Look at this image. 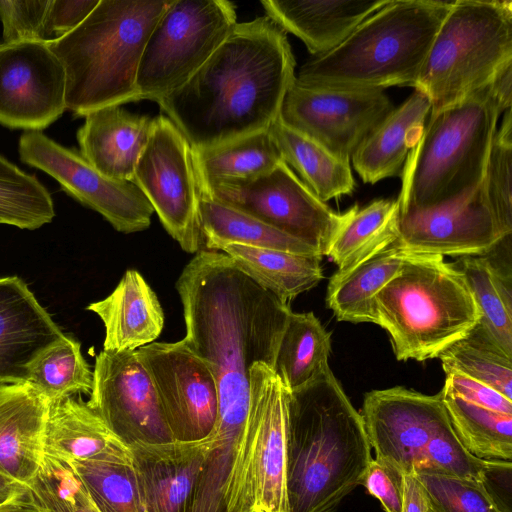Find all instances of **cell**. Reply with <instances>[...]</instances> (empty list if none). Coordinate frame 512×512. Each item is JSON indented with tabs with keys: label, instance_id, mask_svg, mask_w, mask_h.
Returning a JSON list of instances; mask_svg holds the SVG:
<instances>
[{
	"label": "cell",
	"instance_id": "cell-3",
	"mask_svg": "<svg viewBox=\"0 0 512 512\" xmlns=\"http://www.w3.org/2000/svg\"><path fill=\"white\" fill-rule=\"evenodd\" d=\"M360 412L329 365L287 395L289 512H333L361 485L372 460Z\"/></svg>",
	"mask_w": 512,
	"mask_h": 512
},
{
	"label": "cell",
	"instance_id": "cell-33",
	"mask_svg": "<svg viewBox=\"0 0 512 512\" xmlns=\"http://www.w3.org/2000/svg\"><path fill=\"white\" fill-rule=\"evenodd\" d=\"M193 159L201 186L254 179L284 161L269 129L206 150H193Z\"/></svg>",
	"mask_w": 512,
	"mask_h": 512
},
{
	"label": "cell",
	"instance_id": "cell-47",
	"mask_svg": "<svg viewBox=\"0 0 512 512\" xmlns=\"http://www.w3.org/2000/svg\"><path fill=\"white\" fill-rule=\"evenodd\" d=\"M443 389L475 405L512 415V400L461 373L447 372Z\"/></svg>",
	"mask_w": 512,
	"mask_h": 512
},
{
	"label": "cell",
	"instance_id": "cell-36",
	"mask_svg": "<svg viewBox=\"0 0 512 512\" xmlns=\"http://www.w3.org/2000/svg\"><path fill=\"white\" fill-rule=\"evenodd\" d=\"M452 427L463 446L482 460L512 459V415L470 403L441 390Z\"/></svg>",
	"mask_w": 512,
	"mask_h": 512
},
{
	"label": "cell",
	"instance_id": "cell-4",
	"mask_svg": "<svg viewBox=\"0 0 512 512\" xmlns=\"http://www.w3.org/2000/svg\"><path fill=\"white\" fill-rule=\"evenodd\" d=\"M452 3L390 0L336 48L306 62L295 81L311 88L363 92L415 87Z\"/></svg>",
	"mask_w": 512,
	"mask_h": 512
},
{
	"label": "cell",
	"instance_id": "cell-19",
	"mask_svg": "<svg viewBox=\"0 0 512 512\" xmlns=\"http://www.w3.org/2000/svg\"><path fill=\"white\" fill-rule=\"evenodd\" d=\"M130 446L146 512H193L215 454L224 451L212 435L200 441Z\"/></svg>",
	"mask_w": 512,
	"mask_h": 512
},
{
	"label": "cell",
	"instance_id": "cell-21",
	"mask_svg": "<svg viewBox=\"0 0 512 512\" xmlns=\"http://www.w3.org/2000/svg\"><path fill=\"white\" fill-rule=\"evenodd\" d=\"M50 404L27 382L0 383V475L30 488L45 457Z\"/></svg>",
	"mask_w": 512,
	"mask_h": 512
},
{
	"label": "cell",
	"instance_id": "cell-34",
	"mask_svg": "<svg viewBox=\"0 0 512 512\" xmlns=\"http://www.w3.org/2000/svg\"><path fill=\"white\" fill-rule=\"evenodd\" d=\"M330 333L313 312H291L274 362V371L289 390L312 381L327 366Z\"/></svg>",
	"mask_w": 512,
	"mask_h": 512
},
{
	"label": "cell",
	"instance_id": "cell-28",
	"mask_svg": "<svg viewBox=\"0 0 512 512\" xmlns=\"http://www.w3.org/2000/svg\"><path fill=\"white\" fill-rule=\"evenodd\" d=\"M406 254L395 243L338 268L326 304L338 321L376 324L375 296L400 271Z\"/></svg>",
	"mask_w": 512,
	"mask_h": 512
},
{
	"label": "cell",
	"instance_id": "cell-12",
	"mask_svg": "<svg viewBox=\"0 0 512 512\" xmlns=\"http://www.w3.org/2000/svg\"><path fill=\"white\" fill-rule=\"evenodd\" d=\"M132 182L143 192L168 234L188 253L204 245L198 204L200 190L193 150L166 116L153 129L134 169Z\"/></svg>",
	"mask_w": 512,
	"mask_h": 512
},
{
	"label": "cell",
	"instance_id": "cell-29",
	"mask_svg": "<svg viewBox=\"0 0 512 512\" xmlns=\"http://www.w3.org/2000/svg\"><path fill=\"white\" fill-rule=\"evenodd\" d=\"M217 251L229 256L240 270L285 304L323 279L321 256L239 244H224Z\"/></svg>",
	"mask_w": 512,
	"mask_h": 512
},
{
	"label": "cell",
	"instance_id": "cell-35",
	"mask_svg": "<svg viewBox=\"0 0 512 512\" xmlns=\"http://www.w3.org/2000/svg\"><path fill=\"white\" fill-rule=\"evenodd\" d=\"M25 382L51 405L75 394H90L93 371L82 355L80 343L64 335L30 362Z\"/></svg>",
	"mask_w": 512,
	"mask_h": 512
},
{
	"label": "cell",
	"instance_id": "cell-49",
	"mask_svg": "<svg viewBox=\"0 0 512 512\" xmlns=\"http://www.w3.org/2000/svg\"><path fill=\"white\" fill-rule=\"evenodd\" d=\"M481 483L501 512H512L511 461L486 460Z\"/></svg>",
	"mask_w": 512,
	"mask_h": 512
},
{
	"label": "cell",
	"instance_id": "cell-51",
	"mask_svg": "<svg viewBox=\"0 0 512 512\" xmlns=\"http://www.w3.org/2000/svg\"><path fill=\"white\" fill-rule=\"evenodd\" d=\"M403 486V506L401 512H427L424 493L414 474L404 475Z\"/></svg>",
	"mask_w": 512,
	"mask_h": 512
},
{
	"label": "cell",
	"instance_id": "cell-32",
	"mask_svg": "<svg viewBox=\"0 0 512 512\" xmlns=\"http://www.w3.org/2000/svg\"><path fill=\"white\" fill-rule=\"evenodd\" d=\"M284 162L323 202L355 189L350 160L341 159L322 145L290 129L278 118L269 128Z\"/></svg>",
	"mask_w": 512,
	"mask_h": 512
},
{
	"label": "cell",
	"instance_id": "cell-40",
	"mask_svg": "<svg viewBox=\"0 0 512 512\" xmlns=\"http://www.w3.org/2000/svg\"><path fill=\"white\" fill-rule=\"evenodd\" d=\"M100 512H146L133 465L101 461L68 464Z\"/></svg>",
	"mask_w": 512,
	"mask_h": 512
},
{
	"label": "cell",
	"instance_id": "cell-17",
	"mask_svg": "<svg viewBox=\"0 0 512 512\" xmlns=\"http://www.w3.org/2000/svg\"><path fill=\"white\" fill-rule=\"evenodd\" d=\"M66 74L44 41L0 43V124L41 131L67 109Z\"/></svg>",
	"mask_w": 512,
	"mask_h": 512
},
{
	"label": "cell",
	"instance_id": "cell-14",
	"mask_svg": "<svg viewBox=\"0 0 512 512\" xmlns=\"http://www.w3.org/2000/svg\"><path fill=\"white\" fill-rule=\"evenodd\" d=\"M393 110L384 92L311 88L294 80L279 119L333 155L351 160L361 143Z\"/></svg>",
	"mask_w": 512,
	"mask_h": 512
},
{
	"label": "cell",
	"instance_id": "cell-24",
	"mask_svg": "<svg viewBox=\"0 0 512 512\" xmlns=\"http://www.w3.org/2000/svg\"><path fill=\"white\" fill-rule=\"evenodd\" d=\"M45 455L69 464L101 461L133 465L131 446L121 440L81 398L50 405Z\"/></svg>",
	"mask_w": 512,
	"mask_h": 512
},
{
	"label": "cell",
	"instance_id": "cell-31",
	"mask_svg": "<svg viewBox=\"0 0 512 512\" xmlns=\"http://www.w3.org/2000/svg\"><path fill=\"white\" fill-rule=\"evenodd\" d=\"M462 274L479 312L473 328L512 358L511 276L486 256H465L453 262Z\"/></svg>",
	"mask_w": 512,
	"mask_h": 512
},
{
	"label": "cell",
	"instance_id": "cell-48",
	"mask_svg": "<svg viewBox=\"0 0 512 512\" xmlns=\"http://www.w3.org/2000/svg\"><path fill=\"white\" fill-rule=\"evenodd\" d=\"M100 0H50L46 13L47 40L65 36L77 28L95 9Z\"/></svg>",
	"mask_w": 512,
	"mask_h": 512
},
{
	"label": "cell",
	"instance_id": "cell-5",
	"mask_svg": "<svg viewBox=\"0 0 512 512\" xmlns=\"http://www.w3.org/2000/svg\"><path fill=\"white\" fill-rule=\"evenodd\" d=\"M172 0H100L65 36L47 41L66 74L75 116L139 101L137 71L146 41Z\"/></svg>",
	"mask_w": 512,
	"mask_h": 512
},
{
	"label": "cell",
	"instance_id": "cell-8",
	"mask_svg": "<svg viewBox=\"0 0 512 512\" xmlns=\"http://www.w3.org/2000/svg\"><path fill=\"white\" fill-rule=\"evenodd\" d=\"M512 64V2L457 0L445 15L415 89L431 114L487 86Z\"/></svg>",
	"mask_w": 512,
	"mask_h": 512
},
{
	"label": "cell",
	"instance_id": "cell-23",
	"mask_svg": "<svg viewBox=\"0 0 512 512\" xmlns=\"http://www.w3.org/2000/svg\"><path fill=\"white\" fill-rule=\"evenodd\" d=\"M390 0H262L270 18L319 57L341 44Z\"/></svg>",
	"mask_w": 512,
	"mask_h": 512
},
{
	"label": "cell",
	"instance_id": "cell-26",
	"mask_svg": "<svg viewBox=\"0 0 512 512\" xmlns=\"http://www.w3.org/2000/svg\"><path fill=\"white\" fill-rule=\"evenodd\" d=\"M87 310L103 322V350L108 352L136 351L153 343L164 326L160 302L136 270H127L112 293Z\"/></svg>",
	"mask_w": 512,
	"mask_h": 512
},
{
	"label": "cell",
	"instance_id": "cell-44",
	"mask_svg": "<svg viewBox=\"0 0 512 512\" xmlns=\"http://www.w3.org/2000/svg\"><path fill=\"white\" fill-rule=\"evenodd\" d=\"M485 462L463 446L449 418L428 441L415 473H439L481 482Z\"/></svg>",
	"mask_w": 512,
	"mask_h": 512
},
{
	"label": "cell",
	"instance_id": "cell-1",
	"mask_svg": "<svg viewBox=\"0 0 512 512\" xmlns=\"http://www.w3.org/2000/svg\"><path fill=\"white\" fill-rule=\"evenodd\" d=\"M176 289L188 347L214 376L219 414L212 436L228 454L246 418L250 370L274 367L292 312L223 252L200 250L184 267Z\"/></svg>",
	"mask_w": 512,
	"mask_h": 512
},
{
	"label": "cell",
	"instance_id": "cell-6",
	"mask_svg": "<svg viewBox=\"0 0 512 512\" xmlns=\"http://www.w3.org/2000/svg\"><path fill=\"white\" fill-rule=\"evenodd\" d=\"M508 109L490 82L464 100L430 114L403 166L397 214L466 201L482 180L498 119Z\"/></svg>",
	"mask_w": 512,
	"mask_h": 512
},
{
	"label": "cell",
	"instance_id": "cell-20",
	"mask_svg": "<svg viewBox=\"0 0 512 512\" xmlns=\"http://www.w3.org/2000/svg\"><path fill=\"white\" fill-rule=\"evenodd\" d=\"M395 230L397 247L412 255L485 256L506 238L479 187L454 206L397 214Z\"/></svg>",
	"mask_w": 512,
	"mask_h": 512
},
{
	"label": "cell",
	"instance_id": "cell-30",
	"mask_svg": "<svg viewBox=\"0 0 512 512\" xmlns=\"http://www.w3.org/2000/svg\"><path fill=\"white\" fill-rule=\"evenodd\" d=\"M198 215L204 246L207 250L217 251V248L224 244H239L323 257L307 243L247 213L223 204L202 191H200Z\"/></svg>",
	"mask_w": 512,
	"mask_h": 512
},
{
	"label": "cell",
	"instance_id": "cell-53",
	"mask_svg": "<svg viewBox=\"0 0 512 512\" xmlns=\"http://www.w3.org/2000/svg\"><path fill=\"white\" fill-rule=\"evenodd\" d=\"M0 383H6V382H1V381H0Z\"/></svg>",
	"mask_w": 512,
	"mask_h": 512
},
{
	"label": "cell",
	"instance_id": "cell-27",
	"mask_svg": "<svg viewBox=\"0 0 512 512\" xmlns=\"http://www.w3.org/2000/svg\"><path fill=\"white\" fill-rule=\"evenodd\" d=\"M430 114L429 98L415 89L369 134L351 157L354 169L365 183L374 184L402 173Z\"/></svg>",
	"mask_w": 512,
	"mask_h": 512
},
{
	"label": "cell",
	"instance_id": "cell-52",
	"mask_svg": "<svg viewBox=\"0 0 512 512\" xmlns=\"http://www.w3.org/2000/svg\"><path fill=\"white\" fill-rule=\"evenodd\" d=\"M7 512H39V510L37 509V507L35 506V503H34L32 505L20 507V508L13 509V510L7 511Z\"/></svg>",
	"mask_w": 512,
	"mask_h": 512
},
{
	"label": "cell",
	"instance_id": "cell-25",
	"mask_svg": "<svg viewBox=\"0 0 512 512\" xmlns=\"http://www.w3.org/2000/svg\"><path fill=\"white\" fill-rule=\"evenodd\" d=\"M153 124L154 118L132 114L120 106L95 110L85 116L77 132L80 154L103 175L132 181Z\"/></svg>",
	"mask_w": 512,
	"mask_h": 512
},
{
	"label": "cell",
	"instance_id": "cell-39",
	"mask_svg": "<svg viewBox=\"0 0 512 512\" xmlns=\"http://www.w3.org/2000/svg\"><path fill=\"white\" fill-rule=\"evenodd\" d=\"M438 358L445 373L466 375L512 400V358L473 329Z\"/></svg>",
	"mask_w": 512,
	"mask_h": 512
},
{
	"label": "cell",
	"instance_id": "cell-45",
	"mask_svg": "<svg viewBox=\"0 0 512 512\" xmlns=\"http://www.w3.org/2000/svg\"><path fill=\"white\" fill-rule=\"evenodd\" d=\"M50 0H0L4 43L47 42L45 20Z\"/></svg>",
	"mask_w": 512,
	"mask_h": 512
},
{
	"label": "cell",
	"instance_id": "cell-10",
	"mask_svg": "<svg viewBox=\"0 0 512 512\" xmlns=\"http://www.w3.org/2000/svg\"><path fill=\"white\" fill-rule=\"evenodd\" d=\"M237 24L226 0H172L144 46L136 78L139 100L158 102L182 86Z\"/></svg>",
	"mask_w": 512,
	"mask_h": 512
},
{
	"label": "cell",
	"instance_id": "cell-7",
	"mask_svg": "<svg viewBox=\"0 0 512 512\" xmlns=\"http://www.w3.org/2000/svg\"><path fill=\"white\" fill-rule=\"evenodd\" d=\"M375 313L399 361L438 358L479 321L462 274L438 255L406 254L400 271L375 296Z\"/></svg>",
	"mask_w": 512,
	"mask_h": 512
},
{
	"label": "cell",
	"instance_id": "cell-9",
	"mask_svg": "<svg viewBox=\"0 0 512 512\" xmlns=\"http://www.w3.org/2000/svg\"><path fill=\"white\" fill-rule=\"evenodd\" d=\"M249 405L220 485L225 512H289L286 491L287 395L272 366L250 370Z\"/></svg>",
	"mask_w": 512,
	"mask_h": 512
},
{
	"label": "cell",
	"instance_id": "cell-15",
	"mask_svg": "<svg viewBox=\"0 0 512 512\" xmlns=\"http://www.w3.org/2000/svg\"><path fill=\"white\" fill-rule=\"evenodd\" d=\"M158 393L175 441L207 438L215 430L219 401L208 366L182 339L153 342L136 350Z\"/></svg>",
	"mask_w": 512,
	"mask_h": 512
},
{
	"label": "cell",
	"instance_id": "cell-43",
	"mask_svg": "<svg viewBox=\"0 0 512 512\" xmlns=\"http://www.w3.org/2000/svg\"><path fill=\"white\" fill-rule=\"evenodd\" d=\"M424 493L427 512H501L480 481L414 473Z\"/></svg>",
	"mask_w": 512,
	"mask_h": 512
},
{
	"label": "cell",
	"instance_id": "cell-41",
	"mask_svg": "<svg viewBox=\"0 0 512 512\" xmlns=\"http://www.w3.org/2000/svg\"><path fill=\"white\" fill-rule=\"evenodd\" d=\"M512 111L508 109L491 142L479 189L504 237L512 231Z\"/></svg>",
	"mask_w": 512,
	"mask_h": 512
},
{
	"label": "cell",
	"instance_id": "cell-16",
	"mask_svg": "<svg viewBox=\"0 0 512 512\" xmlns=\"http://www.w3.org/2000/svg\"><path fill=\"white\" fill-rule=\"evenodd\" d=\"M87 405L126 444L174 441L151 376L136 351L102 350Z\"/></svg>",
	"mask_w": 512,
	"mask_h": 512
},
{
	"label": "cell",
	"instance_id": "cell-37",
	"mask_svg": "<svg viewBox=\"0 0 512 512\" xmlns=\"http://www.w3.org/2000/svg\"><path fill=\"white\" fill-rule=\"evenodd\" d=\"M55 216L48 190L0 155V224L34 230Z\"/></svg>",
	"mask_w": 512,
	"mask_h": 512
},
{
	"label": "cell",
	"instance_id": "cell-46",
	"mask_svg": "<svg viewBox=\"0 0 512 512\" xmlns=\"http://www.w3.org/2000/svg\"><path fill=\"white\" fill-rule=\"evenodd\" d=\"M403 477L400 471L373 458L366 469L361 485L380 501L385 512H401Z\"/></svg>",
	"mask_w": 512,
	"mask_h": 512
},
{
	"label": "cell",
	"instance_id": "cell-38",
	"mask_svg": "<svg viewBox=\"0 0 512 512\" xmlns=\"http://www.w3.org/2000/svg\"><path fill=\"white\" fill-rule=\"evenodd\" d=\"M396 216V200L378 199L363 208L355 204L327 256L341 268L370 248L396 242Z\"/></svg>",
	"mask_w": 512,
	"mask_h": 512
},
{
	"label": "cell",
	"instance_id": "cell-50",
	"mask_svg": "<svg viewBox=\"0 0 512 512\" xmlns=\"http://www.w3.org/2000/svg\"><path fill=\"white\" fill-rule=\"evenodd\" d=\"M34 504L30 488L0 475V512Z\"/></svg>",
	"mask_w": 512,
	"mask_h": 512
},
{
	"label": "cell",
	"instance_id": "cell-2",
	"mask_svg": "<svg viewBox=\"0 0 512 512\" xmlns=\"http://www.w3.org/2000/svg\"><path fill=\"white\" fill-rule=\"evenodd\" d=\"M295 77L285 32L263 16L237 23L207 61L157 103L201 151L269 129Z\"/></svg>",
	"mask_w": 512,
	"mask_h": 512
},
{
	"label": "cell",
	"instance_id": "cell-42",
	"mask_svg": "<svg viewBox=\"0 0 512 512\" xmlns=\"http://www.w3.org/2000/svg\"><path fill=\"white\" fill-rule=\"evenodd\" d=\"M30 490L39 512H100L70 466L46 455Z\"/></svg>",
	"mask_w": 512,
	"mask_h": 512
},
{
	"label": "cell",
	"instance_id": "cell-18",
	"mask_svg": "<svg viewBox=\"0 0 512 512\" xmlns=\"http://www.w3.org/2000/svg\"><path fill=\"white\" fill-rule=\"evenodd\" d=\"M361 416L375 459L414 474L433 434L449 420L441 391L426 395L404 387L365 394Z\"/></svg>",
	"mask_w": 512,
	"mask_h": 512
},
{
	"label": "cell",
	"instance_id": "cell-11",
	"mask_svg": "<svg viewBox=\"0 0 512 512\" xmlns=\"http://www.w3.org/2000/svg\"><path fill=\"white\" fill-rule=\"evenodd\" d=\"M198 186L211 198L307 243L322 256H327L355 208L334 212L284 161L254 179Z\"/></svg>",
	"mask_w": 512,
	"mask_h": 512
},
{
	"label": "cell",
	"instance_id": "cell-13",
	"mask_svg": "<svg viewBox=\"0 0 512 512\" xmlns=\"http://www.w3.org/2000/svg\"><path fill=\"white\" fill-rule=\"evenodd\" d=\"M18 151L22 162L50 175L68 195L100 213L117 231L129 234L150 226L154 210L132 181L103 175L80 152L40 131L23 133Z\"/></svg>",
	"mask_w": 512,
	"mask_h": 512
},
{
	"label": "cell",
	"instance_id": "cell-22",
	"mask_svg": "<svg viewBox=\"0 0 512 512\" xmlns=\"http://www.w3.org/2000/svg\"><path fill=\"white\" fill-rule=\"evenodd\" d=\"M63 336L22 279L0 278L1 382H25L30 362Z\"/></svg>",
	"mask_w": 512,
	"mask_h": 512
}]
</instances>
